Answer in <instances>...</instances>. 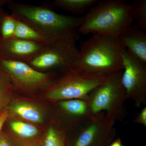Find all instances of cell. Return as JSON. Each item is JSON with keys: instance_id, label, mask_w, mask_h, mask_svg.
<instances>
[{"instance_id": "1", "label": "cell", "mask_w": 146, "mask_h": 146, "mask_svg": "<svg viewBox=\"0 0 146 146\" xmlns=\"http://www.w3.org/2000/svg\"><path fill=\"white\" fill-rule=\"evenodd\" d=\"M124 49L118 36L94 35L82 42L73 68L87 74L111 75L123 70Z\"/></svg>"}, {"instance_id": "2", "label": "cell", "mask_w": 146, "mask_h": 146, "mask_svg": "<svg viewBox=\"0 0 146 146\" xmlns=\"http://www.w3.org/2000/svg\"><path fill=\"white\" fill-rule=\"evenodd\" d=\"M12 14L31 26L50 41L75 34L83 17L59 14L50 8L13 1L8 2Z\"/></svg>"}, {"instance_id": "3", "label": "cell", "mask_w": 146, "mask_h": 146, "mask_svg": "<svg viewBox=\"0 0 146 146\" xmlns=\"http://www.w3.org/2000/svg\"><path fill=\"white\" fill-rule=\"evenodd\" d=\"M133 21L131 6L124 1H101L83 16L78 31L84 35L118 36Z\"/></svg>"}, {"instance_id": "4", "label": "cell", "mask_w": 146, "mask_h": 146, "mask_svg": "<svg viewBox=\"0 0 146 146\" xmlns=\"http://www.w3.org/2000/svg\"><path fill=\"white\" fill-rule=\"evenodd\" d=\"M123 71L110 76L88 95L86 100L92 115L104 112L108 119L115 123L125 119L127 112L125 105V91L121 82Z\"/></svg>"}, {"instance_id": "5", "label": "cell", "mask_w": 146, "mask_h": 146, "mask_svg": "<svg viewBox=\"0 0 146 146\" xmlns=\"http://www.w3.org/2000/svg\"><path fill=\"white\" fill-rule=\"evenodd\" d=\"M111 75L87 74L72 68L56 79L45 90L44 97L54 102L72 99L86 100L91 91L106 82Z\"/></svg>"}, {"instance_id": "6", "label": "cell", "mask_w": 146, "mask_h": 146, "mask_svg": "<svg viewBox=\"0 0 146 146\" xmlns=\"http://www.w3.org/2000/svg\"><path fill=\"white\" fill-rule=\"evenodd\" d=\"M76 39L75 34L51 41L27 64L43 72H66L74 68L78 58Z\"/></svg>"}, {"instance_id": "7", "label": "cell", "mask_w": 146, "mask_h": 146, "mask_svg": "<svg viewBox=\"0 0 146 146\" xmlns=\"http://www.w3.org/2000/svg\"><path fill=\"white\" fill-rule=\"evenodd\" d=\"M0 57V67L13 90L33 92L46 90L56 79L54 73L39 72L25 62Z\"/></svg>"}, {"instance_id": "8", "label": "cell", "mask_w": 146, "mask_h": 146, "mask_svg": "<svg viewBox=\"0 0 146 146\" xmlns=\"http://www.w3.org/2000/svg\"><path fill=\"white\" fill-rule=\"evenodd\" d=\"M115 122L108 119L104 112L92 115L81 125L74 129L72 146H108L114 141Z\"/></svg>"}, {"instance_id": "9", "label": "cell", "mask_w": 146, "mask_h": 146, "mask_svg": "<svg viewBox=\"0 0 146 146\" xmlns=\"http://www.w3.org/2000/svg\"><path fill=\"white\" fill-rule=\"evenodd\" d=\"M122 58L123 69L121 82L126 99L132 100L136 107H140L146 104V65L125 48Z\"/></svg>"}, {"instance_id": "10", "label": "cell", "mask_w": 146, "mask_h": 146, "mask_svg": "<svg viewBox=\"0 0 146 146\" xmlns=\"http://www.w3.org/2000/svg\"><path fill=\"white\" fill-rule=\"evenodd\" d=\"M47 44L12 37L1 40L0 54L6 58L27 63Z\"/></svg>"}, {"instance_id": "11", "label": "cell", "mask_w": 146, "mask_h": 146, "mask_svg": "<svg viewBox=\"0 0 146 146\" xmlns=\"http://www.w3.org/2000/svg\"><path fill=\"white\" fill-rule=\"evenodd\" d=\"M55 103L60 114L72 130L85 123L93 115L85 100H65Z\"/></svg>"}, {"instance_id": "12", "label": "cell", "mask_w": 146, "mask_h": 146, "mask_svg": "<svg viewBox=\"0 0 146 146\" xmlns=\"http://www.w3.org/2000/svg\"><path fill=\"white\" fill-rule=\"evenodd\" d=\"M118 37L123 48L146 65V32L131 25Z\"/></svg>"}, {"instance_id": "13", "label": "cell", "mask_w": 146, "mask_h": 146, "mask_svg": "<svg viewBox=\"0 0 146 146\" xmlns=\"http://www.w3.org/2000/svg\"><path fill=\"white\" fill-rule=\"evenodd\" d=\"M9 110L13 114L31 122L40 123L44 121L42 110L36 106L25 101H17L12 104Z\"/></svg>"}, {"instance_id": "14", "label": "cell", "mask_w": 146, "mask_h": 146, "mask_svg": "<svg viewBox=\"0 0 146 146\" xmlns=\"http://www.w3.org/2000/svg\"><path fill=\"white\" fill-rule=\"evenodd\" d=\"M16 18L17 21L16 29L13 37L45 44L52 41L47 39L30 26Z\"/></svg>"}, {"instance_id": "15", "label": "cell", "mask_w": 146, "mask_h": 146, "mask_svg": "<svg viewBox=\"0 0 146 146\" xmlns=\"http://www.w3.org/2000/svg\"><path fill=\"white\" fill-rule=\"evenodd\" d=\"M97 0H55L53 5L73 13L81 14L96 4Z\"/></svg>"}, {"instance_id": "16", "label": "cell", "mask_w": 146, "mask_h": 146, "mask_svg": "<svg viewBox=\"0 0 146 146\" xmlns=\"http://www.w3.org/2000/svg\"><path fill=\"white\" fill-rule=\"evenodd\" d=\"M66 132L62 128L51 126L47 130L43 146H68Z\"/></svg>"}, {"instance_id": "17", "label": "cell", "mask_w": 146, "mask_h": 146, "mask_svg": "<svg viewBox=\"0 0 146 146\" xmlns=\"http://www.w3.org/2000/svg\"><path fill=\"white\" fill-rule=\"evenodd\" d=\"M10 126L13 132L22 139H31L35 137L39 133V130L36 127L21 121L11 122Z\"/></svg>"}, {"instance_id": "18", "label": "cell", "mask_w": 146, "mask_h": 146, "mask_svg": "<svg viewBox=\"0 0 146 146\" xmlns=\"http://www.w3.org/2000/svg\"><path fill=\"white\" fill-rule=\"evenodd\" d=\"M133 19H135L140 29L146 32V0H137L130 5Z\"/></svg>"}, {"instance_id": "19", "label": "cell", "mask_w": 146, "mask_h": 146, "mask_svg": "<svg viewBox=\"0 0 146 146\" xmlns=\"http://www.w3.org/2000/svg\"><path fill=\"white\" fill-rule=\"evenodd\" d=\"M17 21L16 16L12 13L11 15H5L0 28L1 40H5L13 37Z\"/></svg>"}, {"instance_id": "20", "label": "cell", "mask_w": 146, "mask_h": 146, "mask_svg": "<svg viewBox=\"0 0 146 146\" xmlns=\"http://www.w3.org/2000/svg\"><path fill=\"white\" fill-rule=\"evenodd\" d=\"M13 90L7 78V80H3L0 78V109L8 102Z\"/></svg>"}, {"instance_id": "21", "label": "cell", "mask_w": 146, "mask_h": 146, "mask_svg": "<svg viewBox=\"0 0 146 146\" xmlns=\"http://www.w3.org/2000/svg\"><path fill=\"white\" fill-rule=\"evenodd\" d=\"M133 123L143 125L146 127V107H144L137 117L133 120Z\"/></svg>"}, {"instance_id": "22", "label": "cell", "mask_w": 146, "mask_h": 146, "mask_svg": "<svg viewBox=\"0 0 146 146\" xmlns=\"http://www.w3.org/2000/svg\"><path fill=\"white\" fill-rule=\"evenodd\" d=\"M8 116L9 111L7 110H3L0 114V135L3 125L7 119Z\"/></svg>"}, {"instance_id": "23", "label": "cell", "mask_w": 146, "mask_h": 146, "mask_svg": "<svg viewBox=\"0 0 146 146\" xmlns=\"http://www.w3.org/2000/svg\"><path fill=\"white\" fill-rule=\"evenodd\" d=\"M0 146H13L9 140L2 135H0Z\"/></svg>"}, {"instance_id": "24", "label": "cell", "mask_w": 146, "mask_h": 146, "mask_svg": "<svg viewBox=\"0 0 146 146\" xmlns=\"http://www.w3.org/2000/svg\"><path fill=\"white\" fill-rule=\"evenodd\" d=\"M109 146H123L120 138H117L111 143Z\"/></svg>"}, {"instance_id": "25", "label": "cell", "mask_w": 146, "mask_h": 146, "mask_svg": "<svg viewBox=\"0 0 146 146\" xmlns=\"http://www.w3.org/2000/svg\"><path fill=\"white\" fill-rule=\"evenodd\" d=\"M23 146H35L33 145H24Z\"/></svg>"}, {"instance_id": "26", "label": "cell", "mask_w": 146, "mask_h": 146, "mask_svg": "<svg viewBox=\"0 0 146 146\" xmlns=\"http://www.w3.org/2000/svg\"></svg>"}]
</instances>
